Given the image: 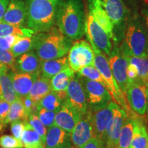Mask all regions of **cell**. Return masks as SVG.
Instances as JSON below:
<instances>
[{
	"instance_id": "cell-12",
	"label": "cell",
	"mask_w": 148,
	"mask_h": 148,
	"mask_svg": "<svg viewBox=\"0 0 148 148\" xmlns=\"http://www.w3.org/2000/svg\"><path fill=\"white\" fill-rule=\"evenodd\" d=\"M66 99L64 103L75 110L81 116L88 110L86 94L79 77L75 76L66 90Z\"/></svg>"
},
{
	"instance_id": "cell-31",
	"label": "cell",
	"mask_w": 148,
	"mask_h": 148,
	"mask_svg": "<svg viewBox=\"0 0 148 148\" xmlns=\"http://www.w3.org/2000/svg\"><path fill=\"white\" fill-rule=\"evenodd\" d=\"M36 40V34L31 36L21 37L10 49L14 58H18L23 53L32 51L34 49Z\"/></svg>"
},
{
	"instance_id": "cell-4",
	"label": "cell",
	"mask_w": 148,
	"mask_h": 148,
	"mask_svg": "<svg viewBox=\"0 0 148 148\" xmlns=\"http://www.w3.org/2000/svg\"><path fill=\"white\" fill-rule=\"evenodd\" d=\"M72 40L58 29L36 33L34 50L40 60H52L65 56L72 46Z\"/></svg>"
},
{
	"instance_id": "cell-17",
	"label": "cell",
	"mask_w": 148,
	"mask_h": 148,
	"mask_svg": "<svg viewBox=\"0 0 148 148\" xmlns=\"http://www.w3.org/2000/svg\"><path fill=\"white\" fill-rule=\"evenodd\" d=\"M81 116L78 112L63 103L60 108L56 112L54 125L71 133Z\"/></svg>"
},
{
	"instance_id": "cell-25",
	"label": "cell",
	"mask_w": 148,
	"mask_h": 148,
	"mask_svg": "<svg viewBox=\"0 0 148 148\" xmlns=\"http://www.w3.org/2000/svg\"><path fill=\"white\" fill-rule=\"evenodd\" d=\"M66 96V90L57 92L51 90L36 103L37 107L56 112L65 101Z\"/></svg>"
},
{
	"instance_id": "cell-11",
	"label": "cell",
	"mask_w": 148,
	"mask_h": 148,
	"mask_svg": "<svg viewBox=\"0 0 148 148\" xmlns=\"http://www.w3.org/2000/svg\"><path fill=\"white\" fill-rule=\"evenodd\" d=\"M85 34L88 41H91L98 49L110 55L112 49L110 37L88 12L86 16Z\"/></svg>"
},
{
	"instance_id": "cell-26",
	"label": "cell",
	"mask_w": 148,
	"mask_h": 148,
	"mask_svg": "<svg viewBox=\"0 0 148 148\" xmlns=\"http://www.w3.org/2000/svg\"><path fill=\"white\" fill-rule=\"evenodd\" d=\"M51 91L50 79L39 75L33 84L28 96L34 103H37Z\"/></svg>"
},
{
	"instance_id": "cell-52",
	"label": "cell",
	"mask_w": 148,
	"mask_h": 148,
	"mask_svg": "<svg viewBox=\"0 0 148 148\" xmlns=\"http://www.w3.org/2000/svg\"><path fill=\"white\" fill-rule=\"evenodd\" d=\"M71 148H75V147H73H73H71Z\"/></svg>"
},
{
	"instance_id": "cell-35",
	"label": "cell",
	"mask_w": 148,
	"mask_h": 148,
	"mask_svg": "<svg viewBox=\"0 0 148 148\" xmlns=\"http://www.w3.org/2000/svg\"><path fill=\"white\" fill-rule=\"evenodd\" d=\"M27 122L31 127L39 135L40 138H41L42 143H45V140L47 134V127L42 124V123L38 119V116L36 114H31L28 116Z\"/></svg>"
},
{
	"instance_id": "cell-27",
	"label": "cell",
	"mask_w": 148,
	"mask_h": 148,
	"mask_svg": "<svg viewBox=\"0 0 148 148\" xmlns=\"http://www.w3.org/2000/svg\"><path fill=\"white\" fill-rule=\"evenodd\" d=\"M75 77V71L67 67L59 72L50 79L52 91H64L66 90L70 82Z\"/></svg>"
},
{
	"instance_id": "cell-53",
	"label": "cell",
	"mask_w": 148,
	"mask_h": 148,
	"mask_svg": "<svg viewBox=\"0 0 148 148\" xmlns=\"http://www.w3.org/2000/svg\"><path fill=\"white\" fill-rule=\"evenodd\" d=\"M135 1H139V0H135Z\"/></svg>"
},
{
	"instance_id": "cell-41",
	"label": "cell",
	"mask_w": 148,
	"mask_h": 148,
	"mask_svg": "<svg viewBox=\"0 0 148 148\" xmlns=\"http://www.w3.org/2000/svg\"><path fill=\"white\" fill-rule=\"evenodd\" d=\"M23 103L24 107H25V111H26L27 115L31 114H36L38 107L36 103H34L28 95L19 98Z\"/></svg>"
},
{
	"instance_id": "cell-33",
	"label": "cell",
	"mask_w": 148,
	"mask_h": 148,
	"mask_svg": "<svg viewBox=\"0 0 148 148\" xmlns=\"http://www.w3.org/2000/svg\"><path fill=\"white\" fill-rule=\"evenodd\" d=\"M127 58L128 62L134 64L137 69L138 79L148 86V57L127 56Z\"/></svg>"
},
{
	"instance_id": "cell-30",
	"label": "cell",
	"mask_w": 148,
	"mask_h": 148,
	"mask_svg": "<svg viewBox=\"0 0 148 148\" xmlns=\"http://www.w3.org/2000/svg\"><path fill=\"white\" fill-rule=\"evenodd\" d=\"M0 86L3 100L11 103L18 98L12 84L10 71L0 75Z\"/></svg>"
},
{
	"instance_id": "cell-14",
	"label": "cell",
	"mask_w": 148,
	"mask_h": 148,
	"mask_svg": "<svg viewBox=\"0 0 148 148\" xmlns=\"http://www.w3.org/2000/svg\"><path fill=\"white\" fill-rule=\"evenodd\" d=\"M127 116V112L121 106L116 105L114 110L113 116L106 130L104 139L106 147L116 148L120 132L124 124Z\"/></svg>"
},
{
	"instance_id": "cell-36",
	"label": "cell",
	"mask_w": 148,
	"mask_h": 148,
	"mask_svg": "<svg viewBox=\"0 0 148 148\" xmlns=\"http://www.w3.org/2000/svg\"><path fill=\"white\" fill-rule=\"evenodd\" d=\"M36 115L46 127H50L54 125L56 112L53 111L46 110L42 108H38Z\"/></svg>"
},
{
	"instance_id": "cell-54",
	"label": "cell",
	"mask_w": 148,
	"mask_h": 148,
	"mask_svg": "<svg viewBox=\"0 0 148 148\" xmlns=\"http://www.w3.org/2000/svg\"><path fill=\"white\" fill-rule=\"evenodd\" d=\"M147 148H148V147H147Z\"/></svg>"
},
{
	"instance_id": "cell-48",
	"label": "cell",
	"mask_w": 148,
	"mask_h": 148,
	"mask_svg": "<svg viewBox=\"0 0 148 148\" xmlns=\"http://www.w3.org/2000/svg\"><path fill=\"white\" fill-rule=\"evenodd\" d=\"M0 99H3L2 91H1V86H0Z\"/></svg>"
},
{
	"instance_id": "cell-13",
	"label": "cell",
	"mask_w": 148,
	"mask_h": 148,
	"mask_svg": "<svg viewBox=\"0 0 148 148\" xmlns=\"http://www.w3.org/2000/svg\"><path fill=\"white\" fill-rule=\"evenodd\" d=\"M72 145L74 147H82L92 138L95 137L92 126L91 114L88 110L86 114L81 116L73 130L70 133Z\"/></svg>"
},
{
	"instance_id": "cell-22",
	"label": "cell",
	"mask_w": 148,
	"mask_h": 148,
	"mask_svg": "<svg viewBox=\"0 0 148 148\" xmlns=\"http://www.w3.org/2000/svg\"><path fill=\"white\" fill-rule=\"evenodd\" d=\"M69 66L68 57L66 56L57 59L40 60V75L45 78L51 79L57 73Z\"/></svg>"
},
{
	"instance_id": "cell-47",
	"label": "cell",
	"mask_w": 148,
	"mask_h": 148,
	"mask_svg": "<svg viewBox=\"0 0 148 148\" xmlns=\"http://www.w3.org/2000/svg\"><path fill=\"white\" fill-rule=\"evenodd\" d=\"M10 71V69H8V67L7 66H5L4 64H3L2 62H0V75L2 73H6Z\"/></svg>"
},
{
	"instance_id": "cell-45",
	"label": "cell",
	"mask_w": 148,
	"mask_h": 148,
	"mask_svg": "<svg viewBox=\"0 0 148 148\" xmlns=\"http://www.w3.org/2000/svg\"><path fill=\"white\" fill-rule=\"evenodd\" d=\"M10 0H0V22L3 21V18L4 16L8 5Z\"/></svg>"
},
{
	"instance_id": "cell-39",
	"label": "cell",
	"mask_w": 148,
	"mask_h": 148,
	"mask_svg": "<svg viewBox=\"0 0 148 148\" xmlns=\"http://www.w3.org/2000/svg\"><path fill=\"white\" fill-rule=\"evenodd\" d=\"M21 38V37L16 35H8L0 37V48L5 50H10L11 48Z\"/></svg>"
},
{
	"instance_id": "cell-28",
	"label": "cell",
	"mask_w": 148,
	"mask_h": 148,
	"mask_svg": "<svg viewBox=\"0 0 148 148\" xmlns=\"http://www.w3.org/2000/svg\"><path fill=\"white\" fill-rule=\"evenodd\" d=\"M21 140L24 148H45L40 136L27 121H25V130Z\"/></svg>"
},
{
	"instance_id": "cell-21",
	"label": "cell",
	"mask_w": 148,
	"mask_h": 148,
	"mask_svg": "<svg viewBox=\"0 0 148 148\" xmlns=\"http://www.w3.org/2000/svg\"><path fill=\"white\" fill-rule=\"evenodd\" d=\"M40 60L34 51H29L18 56L15 62V72L23 73H40Z\"/></svg>"
},
{
	"instance_id": "cell-50",
	"label": "cell",
	"mask_w": 148,
	"mask_h": 148,
	"mask_svg": "<svg viewBox=\"0 0 148 148\" xmlns=\"http://www.w3.org/2000/svg\"><path fill=\"white\" fill-rule=\"evenodd\" d=\"M106 147V146H105ZM106 148H116V147H106Z\"/></svg>"
},
{
	"instance_id": "cell-37",
	"label": "cell",
	"mask_w": 148,
	"mask_h": 148,
	"mask_svg": "<svg viewBox=\"0 0 148 148\" xmlns=\"http://www.w3.org/2000/svg\"><path fill=\"white\" fill-rule=\"evenodd\" d=\"M0 62L8 66L11 71L15 72L16 58H14L10 50H5L0 48Z\"/></svg>"
},
{
	"instance_id": "cell-18",
	"label": "cell",
	"mask_w": 148,
	"mask_h": 148,
	"mask_svg": "<svg viewBox=\"0 0 148 148\" xmlns=\"http://www.w3.org/2000/svg\"><path fill=\"white\" fill-rule=\"evenodd\" d=\"M45 148H71L73 147L70 133L53 125L49 127L44 143Z\"/></svg>"
},
{
	"instance_id": "cell-24",
	"label": "cell",
	"mask_w": 148,
	"mask_h": 148,
	"mask_svg": "<svg viewBox=\"0 0 148 148\" xmlns=\"http://www.w3.org/2000/svg\"><path fill=\"white\" fill-rule=\"evenodd\" d=\"M148 132L143 119L137 114L135 119V125L130 148H147Z\"/></svg>"
},
{
	"instance_id": "cell-44",
	"label": "cell",
	"mask_w": 148,
	"mask_h": 148,
	"mask_svg": "<svg viewBox=\"0 0 148 148\" xmlns=\"http://www.w3.org/2000/svg\"><path fill=\"white\" fill-rule=\"evenodd\" d=\"M127 75L130 82L138 78L137 69H136L135 65H134V64L132 63H130V62L128 64V66H127Z\"/></svg>"
},
{
	"instance_id": "cell-10",
	"label": "cell",
	"mask_w": 148,
	"mask_h": 148,
	"mask_svg": "<svg viewBox=\"0 0 148 148\" xmlns=\"http://www.w3.org/2000/svg\"><path fill=\"white\" fill-rule=\"evenodd\" d=\"M117 103L113 100L103 106L88 109L91 114L92 126L95 137L104 142L106 130L113 116L114 110Z\"/></svg>"
},
{
	"instance_id": "cell-46",
	"label": "cell",
	"mask_w": 148,
	"mask_h": 148,
	"mask_svg": "<svg viewBox=\"0 0 148 148\" xmlns=\"http://www.w3.org/2000/svg\"><path fill=\"white\" fill-rule=\"evenodd\" d=\"M140 15L142 16L144 21H145L148 31V4L144 5L143 8H142L141 10H140Z\"/></svg>"
},
{
	"instance_id": "cell-42",
	"label": "cell",
	"mask_w": 148,
	"mask_h": 148,
	"mask_svg": "<svg viewBox=\"0 0 148 148\" xmlns=\"http://www.w3.org/2000/svg\"><path fill=\"white\" fill-rule=\"evenodd\" d=\"M10 103L8 101L0 99V125L4 127V121L10 110Z\"/></svg>"
},
{
	"instance_id": "cell-9",
	"label": "cell",
	"mask_w": 148,
	"mask_h": 148,
	"mask_svg": "<svg viewBox=\"0 0 148 148\" xmlns=\"http://www.w3.org/2000/svg\"><path fill=\"white\" fill-rule=\"evenodd\" d=\"M78 77L84 89L88 109L103 106L112 100L110 92L102 84L85 77Z\"/></svg>"
},
{
	"instance_id": "cell-1",
	"label": "cell",
	"mask_w": 148,
	"mask_h": 148,
	"mask_svg": "<svg viewBox=\"0 0 148 148\" xmlns=\"http://www.w3.org/2000/svg\"><path fill=\"white\" fill-rule=\"evenodd\" d=\"M56 24L58 30L70 40L81 39L85 34L86 24L83 0H63Z\"/></svg>"
},
{
	"instance_id": "cell-16",
	"label": "cell",
	"mask_w": 148,
	"mask_h": 148,
	"mask_svg": "<svg viewBox=\"0 0 148 148\" xmlns=\"http://www.w3.org/2000/svg\"><path fill=\"white\" fill-rule=\"evenodd\" d=\"M88 13L106 32L110 39L116 40L114 34V27L107 14L101 0H88Z\"/></svg>"
},
{
	"instance_id": "cell-23",
	"label": "cell",
	"mask_w": 148,
	"mask_h": 148,
	"mask_svg": "<svg viewBox=\"0 0 148 148\" xmlns=\"http://www.w3.org/2000/svg\"><path fill=\"white\" fill-rule=\"evenodd\" d=\"M127 118L121 130L116 148H130L135 125V119L137 114L132 110L127 114Z\"/></svg>"
},
{
	"instance_id": "cell-49",
	"label": "cell",
	"mask_w": 148,
	"mask_h": 148,
	"mask_svg": "<svg viewBox=\"0 0 148 148\" xmlns=\"http://www.w3.org/2000/svg\"><path fill=\"white\" fill-rule=\"evenodd\" d=\"M146 112H147V116H148V94H147V111Z\"/></svg>"
},
{
	"instance_id": "cell-3",
	"label": "cell",
	"mask_w": 148,
	"mask_h": 148,
	"mask_svg": "<svg viewBox=\"0 0 148 148\" xmlns=\"http://www.w3.org/2000/svg\"><path fill=\"white\" fill-rule=\"evenodd\" d=\"M119 47L127 56L148 57V31L140 14L134 13L129 18Z\"/></svg>"
},
{
	"instance_id": "cell-51",
	"label": "cell",
	"mask_w": 148,
	"mask_h": 148,
	"mask_svg": "<svg viewBox=\"0 0 148 148\" xmlns=\"http://www.w3.org/2000/svg\"><path fill=\"white\" fill-rule=\"evenodd\" d=\"M1 128H2V126H1V125H0V130H1Z\"/></svg>"
},
{
	"instance_id": "cell-43",
	"label": "cell",
	"mask_w": 148,
	"mask_h": 148,
	"mask_svg": "<svg viewBox=\"0 0 148 148\" xmlns=\"http://www.w3.org/2000/svg\"><path fill=\"white\" fill-rule=\"evenodd\" d=\"M79 148H106V147L102 140L97 137H93Z\"/></svg>"
},
{
	"instance_id": "cell-38",
	"label": "cell",
	"mask_w": 148,
	"mask_h": 148,
	"mask_svg": "<svg viewBox=\"0 0 148 148\" xmlns=\"http://www.w3.org/2000/svg\"><path fill=\"white\" fill-rule=\"evenodd\" d=\"M1 148H23L21 140L16 139L12 135L5 134L0 136Z\"/></svg>"
},
{
	"instance_id": "cell-32",
	"label": "cell",
	"mask_w": 148,
	"mask_h": 148,
	"mask_svg": "<svg viewBox=\"0 0 148 148\" xmlns=\"http://www.w3.org/2000/svg\"><path fill=\"white\" fill-rule=\"evenodd\" d=\"M34 31L25 27H18L10 24L0 22V37L8 36V35H16L20 37L31 36L34 35Z\"/></svg>"
},
{
	"instance_id": "cell-19",
	"label": "cell",
	"mask_w": 148,
	"mask_h": 148,
	"mask_svg": "<svg viewBox=\"0 0 148 148\" xmlns=\"http://www.w3.org/2000/svg\"><path fill=\"white\" fill-rule=\"evenodd\" d=\"M11 78L18 98L28 95L36 79L40 73H14L10 71Z\"/></svg>"
},
{
	"instance_id": "cell-34",
	"label": "cell",
	"mask_w": 148,
	"mask_h": 148,
	"mask_svg": "<svg viewBox=\"0 0 148 148\" xmlns=\"http://www.w3.org/2000/svg\"><path fill=\"white\" fill-rule=\"evenodd\" d=\"M77 75L90 79V80L96 81V82L102 84L103 86L106 87L104 79L95 66H88L82 68L77 71Z\"/></svg>"
},
{
	"instance_id": "cell-15",
	"label": "cell",
	"mask_w": 148,
	"mask_h": 148,
	"mask_svg": "<svg viewBox=\"0 0 148 148\" xmlns=\"http://www.w3.org/2000/svg\"><path fill=\"white\" fill-rule=\"evenodd\" d=\"M27 6L23 0H10L3 18V23L18 27L27 25Z\"/></svg>"
},
{
	"instance_id": "cell-20",
	"label": "cell",
	"mask_w": 148,
	"mask_h": 148,
	"mask_svg": "<svg viewBox=\"0 0 148 148\" xmlns=\"http://www.w3.org/2000/svg\"><path fill=\"white\" fill-rule=\"evenodd\" d=\"M113 27H119L126 20L127 8L123 0H101Z\"/></svg>"
},
{
	"instance_id": "cell-6",
	"label": "cell",
	"mask_w": 148,
	"mask_h": 148,
	"mask_svg": "<svg viewBox=\"0 0 148 148\" xmlns=\"http://www.w3.org/2000/svg\"><path fill=\"white\" fill-rule=\"evenodd\" d=\"M68 53L69 67L73 71L77 72L85 66H95V55L91 45L87 40H76L72 44Z\"/></svg>"
},
{
	"instance_id": "cell-7",
	"label": "cell",
	"mask_w": 148,
	"mask_h": 148,
	"mask_svg": "<svg viewBox=\"0 0 148 148\" xmlns=\"http://www.w3.org/2000/svg\"><path fill=\"white\" fill-rule=\"evenodd\" d=\"M108 60L114 79L120 89L125 94L130 83L127 75V66L129 64L127 56L122 52L117 44L115 43L108 56Z\"/></svg>"
},
{
	"instance_id": "cell-2",
	"label": "cell",
	"mask_w": 148,
	"mask_h": 148,
	"mask_svg": "<svg viewBox=\"0 0 148 148\" xmlns=\"http://www.w3.org/2000/svg\"><path fill=\"white\" fill-rule=\"evenodd\" d=\"M63 0H26L27 27L34 33L47 32L56 23Z\"/></svg>"
},
{
	"instance_id": "cell-29",
	"label": "cell",
	"mask_w": 148,
	"mask_h": 148,
	"mask_svg": "<svg viewBox=\"0 0 148 148\" xmlns=\"http://www.w3.org/2000/svg\"><path fill=\"white\" fill-rule=\"evenodd\" d=\"M28 116L21 100L18 98L10 103V110L4 121V125L18 120H21L24 122L27 121Z\"/></svg>"
},
{
	"instance_id": "cell-8",
	"label": "cell",
	"mask_w": 148,
	"mask_h": 148,
	"mask_svg": "<svg viewBox=\"0 0 148 148\" xmlns=\"http://www.w3.org/2000/svg\"><path fill=\"white\" fill-rule=\"evenodd\" d=\"M127 103L133 112L143 116L147 111L148 86L139 79L132 81L125 92Z\"/></svg>"
},
{
	"instance_id": "cell-40",
	"label": "cell",
	"mask_w": 148,
	"mask_h": 148,
	"mask_svg": "<svg viewBox=\"0 0 148 148\" xmlns=\"http://www.w3.org/2000/svg\"><path fill=\"white\" fill-rule=\"evenodd\" d=\"M10 130L12 136L16 139L21 140L22 134L25 130V122L21 120L12 122L10 125Z\"/></svg>"
},
{
	"instance_id": "cell-5",
	"label": "cell",
	"mask_w": 148,
	"mask_h": 148,
	"mask_svg": "<svg viewBox=\"0 0 148 148\" xmlns=\"http://www.w3.org/2000/svg\"><path fill=\"white\" fill-rule=\"evenodd\" d=\"M88 42L91 45L94 55H95V58H94L95 66L99 71L101 76L104 79L106 88L110 92L112 100L117 103L119 106H121L127 112V114L130 113L132 110L130 108L128 103H127L126 96L120 89L116 79H114L110 65H109L108 58L104 53L98 49L91 41Z\"/></svg>"
}]
</instances>
